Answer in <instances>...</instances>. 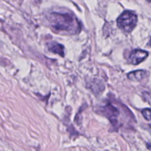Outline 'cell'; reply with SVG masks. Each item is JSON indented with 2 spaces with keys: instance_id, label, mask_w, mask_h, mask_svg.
<instances>
[{
  "instance_id": "cell-2",
  "label": "cell",
  "mask_w": 151,
  "mask_h": 151,
  "mask_svg": "<svg viewBox=\"0 0 151 151\" xmlns=\"http://www.w3.org/2000/svg\"><path fill=\"white\" fill-rule=\"evenodd\" d=\"M137 20L138 18L134 12L126 10L119 16L116 22L120 29L126 32H131L137 26Z\"/></svg>"
},
{
  "instance_id": "cell-7",
  "label": "cell",
  "mask_w": 151,
  "mask_h": 151,
  "mask_svg": "<svg viewBox=\"0 0 151 151\" xmlns=\"http://www.w3.org/2000/svg\"><path fill=\"white\" fill-rule=\"evenodd\" d=\"M147 72L145 70H137L128 74V78L131 81H140L146 77Z\"/></svg>"
},
{
  "instance_id": "cell-3",
  "label": "cell",
  "mask_w": 151,
  "mask_h": 151,
  "mask_svg": "<svg viewBox=\"0 0 151 151\" xmlns=\"http://www.w3.org/2000/svg\"><path fill=\"white\" fill-rule=\"evenodd\" d=\"M101 111H103L105 116L110 119L112 125H114V126L117 125V117L119 116V111L116 107L112 106L111 103H108L106 106L102 108Z\"/></svg>"
},
{
  "instance_id": "cell-1",
  "label": "cell",
  "mask_w": 151,
  "mask_h": 151,
  "mask_svg": "<svg viewBox=\"0 0 151 151\" xmlns=\"http://www.w3.org/2000/svg\"><path fill=\"white\" fill-rule=\"evenodd\" d=\"M52 28L57 32L78 34L81 32V25L76 17L70 13L52 12L47 16Z\"/></svg>"
},
{
  "instance_id": "cell-8",
  "label": "cell",
  "mask_w": 151,
  "mask_h": 151,
  "mask_svg": "<svg viewBox=\"0 0 151 151\" xmlns=\"http://www.w3.org/2000/svg\"><path fill=\"white\" fill-rule=\"evenodd\" d=\"M142 114L145 119H147V120L148 121L151 120V109H143V110L142 111Z\"/></svg>"
},
{
  "instance_id": "cell-6",
  "label": "cell",
  "mask_w": 151,
  "mask_h": 151,
  "mask_svg": "<svg viewBox=\"0 0 151 151\" xmlns=\"http://www.w3.org/2000/svg\"><path fill=\"white\" fill-rule=\"evenodd\" d=\"M88 88L93 92L97 94V93H102V91H103V90H104L105 87L102 81H100V80L94 79L88 84Z\"/></svg>"
},
{
  "instance_id": "cell-9",
  "label": "cell",
  "mask_w": 151,
  "mask_h": 151,
  "mask_svg": "<svg viewBox=\"0 0 151 151\" xmlns=\"http://www.w3.org/2000/svg\"><path fill=\"white\" fill-rule=\"evenodd\" d=\"M149 45H150V47H151V39H150V42H149Z\"/></svg>"
},
{
  "instance_id": "cell-4",
  "label": "cell",
  "mask_w": 151,
  "mask_h": 151,
  "mask_svg": "<svg viewBox=\"0 0 151 151\" xmlns=\"http://www.w3.org/2000/svg\"><path fill=\"white\" fill-rule=\"evenodd\" d=\"M148 56V52L147 51L142 50H135L131 52L128 58V61L132 64H139L144 61Z\"/></svg>"
},
{
  "instance_id": "cell-10",
  "label": "cell",
  "mask_w": 151,
  "mask_h": 151,
  "mask_svg": "<svg viewBox=\"0 0 151 151\" xmlns=\"http://www.w3.org/2000/svg\"><path fill=\"white\" fill-rule=\"evenodd\" d=\"M149 126H150V129H151V125H149Z\"/></svg>"
},
{
  "instance_id": "cell-5",
  "label": "cell",
  "mask_w": 151,
  "mask_h": 151,
  "mask_svg": "<svg viewBox=\"0 0 151 151\" xmlns=\"http://www.w3.org/2000/svg\"><path fill=\"white\" fill-rule=\"evenodd\" d=\"M47 47H48V50L52 52L59 55L61 57L64 56V47L61 44L52 41L47 44Z\"/></svg>"
}]
</instances>
